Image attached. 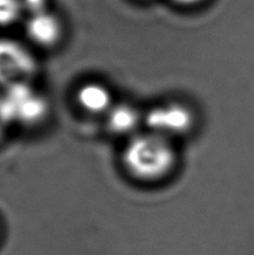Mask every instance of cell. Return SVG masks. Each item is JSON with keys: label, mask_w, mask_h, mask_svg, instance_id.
I'll list each match as a JSON object with an SVG mask.
<instances>
[{"label": "cell", "mask_w": 254, "mask_h": 255, "mask_svg": "<svg viewBox=\"0 0 254 255\" xmlns=\"http://www.w3.org/2000/svg\"><path fill=\"white\" fill-rule=\"evenodd\" d=\"M177 161L174 141L148 130L130 138L122 151V165L127 174L144 184L168 178Z\"/></svg>", "instance_id": "1"}, {"label": "cell", "mask_w": 254, "mask_h": 255, "mask_svg": "<svg viewBox=\"0 0 254 255\" xmlns=\"http://www.w3.org/2000/svg\"><path fill=\"white\" fill-rule=\"evenodd\" d=\"M39 64L27 45L11 38L0 39V86L6 90L19 84H31Z\"/></svg>", "instance_id": "2"}, {"label": "cell", "mask_w": 254, "mask_h": 255, "mask_svg": "<svg viewBox=\"0 0 254 255\" xmlns=\"http://www.w3.org/2000/svg\"><path fill=\"white\" fill-rule=\"evenodd\" d=\"M144 126L148 131L174 141L189 134L196 125L193 109L180 101L157 104L144 113Z\"/></svg>", "instance_id": "3"}, {"label": "cell", "mask_w": 254, "mask_h": 255, "mask_svg": "<svg viewBox=\"0 0 254 255\" xmlns=\"http://www.w3.org/2000/svg\"><path fill=\"white\" fill-rule=\"evenodd\" d=\"M11 124L34 126L48 115V103L31 84H19L4 90L1 95Z\"/></svg>", "instance_id": "4"}, {"label": "cell", "mask_w": 254, "mask_h": 255, "mask_svg": "<svg viewBox=\"0 0 254 255\" xmlns=\"http://www.w3.org/2000/svg\"><path fill=\"white\" fill-rule=\"evenodd\" d=\"M25 34L30 44L42 49H53L62 42L65 34L61 17L48 9L27 16Z\"/></svg>", "instance_id": "5"}, {"label": "cell", "mask_w": 254, "mask_h": 255, "mask_svg": "<svg viewBox=\"0 0 254 255\" xmlns=\"http://www.w3.org/2000/svg\"><path fill=\"white\" fill-rule=\"evenodd\" d=\"M78 107L91 116H106L115 104L112 91L101 82H85L75 92Z\"/></svg>", "instance_id": "6"}, {"label": "cell", "mask_w": 254, "mask_h": 255, "mask_svg": "<svg viewBox=\"0 0 254 255\" xmlns=\"http://www.w3.org/2000/svg\"><path fill=\"white\" fill-rule=\"evenodd\" d=\"M104 117L109 132L118 136L132 138L138 134L139 127L144 124V115L137 107L128 102L115 103Z\"/></svg>", "instance_id": "7"}, {"label": "cell", "mask_w": 254, "mask_h": 255, "mask_svg": "<svg viewBox=\"0 0 254 255\" xmlns=\"http://www.w3.org/2000/svg\"><path fill=\"white\" fill-rule=\"evenodd\" d=\"M22 16H25V10L21 0H0V27L1 28L16 25Z\"/></svg>", "instance_id": "8"}, {"label": "cell", "mask_w": 254, "mask_h": 255, "mask_svg": "<svg viewBox=\"0 0 254 255\" xmlns=\"http://www.w3.org/2000/svg\"><path fill=\"white\" fill-rule=\"evenodd\" d=\"M25 15H34V13L48 10L49 0H21Z\"/></svg>", "instance_id": "9"}, {"label": "cell", "mask_w": 254, "mask_h": 255, "mask_svg": "<svg viewBox=\"0 0 254 255\" xmlns=\"http://www.w3.org/2000/svg\"><path fill=\"white\" fill-rule=\"evenodd\" d=\"M10 124L11 121L9 119L6 108H4L2 97H0V138L3 135V132L6 131L7 127Z\"/></svg>", "instance_id": "10"}, {"label": "cell", "mask_w": 254, "mask_h": 255, "mask_svg": "<svg viewBox=\"0 0 254 255\" xmlns=\"http://www.w3.org/2000/svg\"><path fill=\"white\" fill-rule=\"evenodd\" d=\"M170 1L181 8H194L199 6L205 0H170Z\"/></svg>", "instance_id": "11"}]
</instances>
